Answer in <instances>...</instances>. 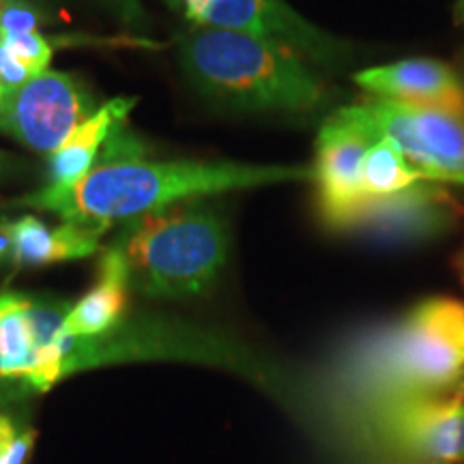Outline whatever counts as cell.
Wrapping results in <instances>:
<instances>
[{"mask_svg": "<svg viewBox=\"0 0 464 464\" xmlns=\"http://www.w3.org/2000/svg\"><path fill=\"white\" fill-rule=\"evenodd\" d=\"M288 181H314V168L247 166L232 161H123L97 164L69 189L42 188L15 202L65 222H130L177 202Z\"/></svg>", "mask_w": 464, "mask_h": 464, "instance_id": "obj_1", "label": "cell"}, {"mask_svg": "<svg viewBox=\"0 0 464 464\" xmlns=\"http://www.w3.org/2000/svg\"><path fill=\"white\" fill-rule=\"evenodd\" d=\"M181 67L208 100L249 112H305L323 84L286 45L216 26H194L181 42Z\"/></svg>", "mask_w": 464, "mask_h": 464, "instance_id": "obj_2", "label": "cell"}, {"mask_svg": "<svg viewBox=\"0 0 464 464\" xmlns=\"http://www.w3.org/2000/svg\"><path fill=\"white\" fill-rule=\"evenodd\" d=\"M202 198L130 219L112 247L125 260L130 286L153 299H188L213 288L228 256L224 219Z\"/></svg>", "mask_w": 464, "mask_h": 464, "instance_id": "obj_3", "label": "cell"}, {"mask_svg": "<svg viewBox=\"0 0 464 464\" xmlns=\"http://www.w3.org/2000/svg\"><path fill=\"white\" fill-rule=\"evenodd\" d=\"M353 381L381 398L445 393L464 381V304L428 297L348 355Z\"/></svg>", "mask_w": 464, "mask_h": 464, "instance_id": "obj_4", "label": "cell"}, {"mask_svg": "<svg viewBox=\"0 0 464 464\" xmlns=\"http://www.w3.org/2000/svg\"><path fill=\"white\" fill-rule=\"evenodd\" d=\"M97 110L92 95L75 75L48 69L5 92L0 131L26 149L52 155Z\"/></svg>", "mask_w": 464, "mask_h": 464, "instance_id": "obj_5", "label": "cell"}, {"mask_svg": "<svg viewBox=\"0 0 464 464\" xmlns=\"http://www.w3.org/2000/svg\"><path fill=\"white\" fill-rule=\"evenodd\" d=\"M381 138H390L423 181L464 185V116L365 97Z\"/></svg>", "mask_w": 464, "mask_h": 464, "instance_id": "obj_6", "label": "cell"}, {"mask_svg": "<svg viewBox=\"0 0 464 464\" xmlns=\"http://www.w3.org/2000/svg\"><path fill=\"white\" fill-rule=\"evenodd\" d=\"M462 216L458 202L439 183L420 181L392 196H363L340 216L324 222L329 230L363 235L374 241H420L443 235Z\"/></svg>", "mask_w": 464, "mask_h": 464, "instance_id": "obj_7", "label": "cell"}, {"mask_svg": "<svg viewBox=\"0 0 464 464\" xmlns=\"http://www.w3.org/2000/svg\"><path fill=\"white\" fill-rule=\"evenodd\" d=\"M374 420L396 450L432 462H464V396H387L376 402Z\"/></svg>", "mask_w": 464, "mask_h": 464, "instance_id": "obj_8", "label": "cell"}, {"mask_svg": "<svg viewBox=\"0 0 464 464\" xmlns=\"http://www.w3.org/2000/svg\"><path fill=\"white\" fill-rule=\"evenodd\" d=\"M379 140L381 133L365 103L340 108L321 125L314 183L323 224L363 198V161Z\"/></svg>", "mask_w": 464, "mask_h": 464, "instance_id": "obj_9", "label": "cell"}, {"mask_svg": "<svg viewBox=\"0 0 464 464\" xmlns=\"http://www.w3.org/2000/svg\"><path fill=\"white\" fill-rule=\"evenodd\" d=\"M200 26L228 28L282 44L307 61L334 65L344 45L304 20L284 0H211Z\"/></svg>", "mask_w": 464, "mask_h": 464, "instance_id": "obj_10", "label": "cell"}, {"mask_svg": "<svg viewBox=\"0 0 464 464\" xmlns=\"http://www.w3.org/2000/svg\"><path fill=\"white\" fill-rule=\"evenodd\" d=\"M353 80L374 100L464 116V91L454 67L434 58H406L392 65L363 69L353 75Z\"/></svg>", "mask_w": 464, "mask_h": 464, "instance_id": "obj_11", "label": "cell"}, {"mask_svg": "<svg viewBox=\"0 0 464 464\" xmlns=\"http://www.w3.org/2000/svg\"><path fill=\"white\" fill-rule=\"evenodd\" d=\"M110 224L65 222L50 228L34 216H24L14 222V256L20 266H44L67 260L86 258L100 249L102 237Z\"/></svg>", "mask_w": 464, "mask_h": 464, "instance_id": "obj_12", "label": "cell"}, {"mask_svg": "<svg viewBox=\"0 0 464 464\" xmlns=\"http://www.w3.org/2000/svg\"><path fill=\"white\" fill-rule=\"evenodd\" d=\"M138 100L116 97L103 103L95 114L89 116L82 125L75 130L65 142L58 147L48 160V185L50 189H69L80 183L86 174L92 172L103 144L119 123L127 121V116L136 106Z\"/></svg>", "mask_w": 464, "mask_h": 464, "instance_id": "obj_13", "label": "cell"}, {"mask_svg": "<svg viewBox=\"0 0 464 464\" xmlns=\"http://www.w3.org/2000/svg\"><path fill=\"white\" fill-rule=\"evenodd\" d=\"M130 288L125 260L110 246L102 256L95 286L69 310L65 332L75 338H97L112 332L123 323Z\"/></svg>", "mask_w": 464, "mask_h": 464, "instance_id": "obj_14", "label": "cell"}, {"mask_svg": "<svg viewBox=\"0 0 464 464\" xmlns=\"http://www.w3.org/2000/svg\"><path fill=\"white\" fill-rule=\"evenodd\" d=\"M39 344L31 318V295L0 293V387L28 393Z\"/></svg>", "mask_w": 464, "mask_h": 464, "instance_id": "obj_15", "label": "cell"}, {"mask_svg": "<svg viewBox=\"0 0 464 464\" xmlns=\"http://www.w3.org/2000/svg\"><path fill=\"white\" fill-rule=\"evenodd\" d=\"M420 181H423L420 172L406 161L402 150L390 138H381L368 150L362 177L363 196H392L413 188Z\"/></svg>", "mask_w": 464, "mask_h": 464, "instance_id": "obj_16", "label": "cell"}, {"mask_svg": "<svg viewBox=\"0 0 464 464\" xmlns=\"http://www.w3.org/2000/svg\"><path fill=\"white\" fill-rule=\"evenodd\" d=\"M11 393L15 392L0 387V464H26L37 434Z\"/></svg>", "mask_w": 464, "mask_h": 464, "instance_id": "obj_17", "label": "cell"}, {"mask_svg": "<svg viewBox=\"0 0 464 464\" xmlns=\"http://www.w3.org/2000/svg\"><path fill=\"white\" fill-rule=\"evenodd\" d=\"M0 45L7 48L9 52H14L22 63H26V65L34 72V75L48 72L50 69L54 45H52L50 39L44 37L39 31L0 37Z\"/></svg>", "mask_w": 464, "mask_h": 464, "instance_id": "obj_18", "label": "cell"}, {"mask_svg": "<svg viewBox=\"0 0 464 464\" xmlns=\"http://www.w3.org/2000/svg\"><path fill=\"white\" fill-rule=\"evenodd\" d=\"M45 14L31 0H7L0 9V37L39 31Z\"/></svg>", "mask_w": 464, "mask_h": 464, "instance_id": "obj_19", "label": "cell"}, {"mask_svg": "<svg viewBox=\"0 0 464 464\" xmlns=\"http://www.w3.org/2000/svg\"><path fill=\"white\" fill-rule=\"evenodd\" d=\"M34 78V72L26 63H22L14 52H9L7 48L0 45V84L5 89H17V86L26 84L28 80Z\"/></svg>", "mask_w": 464, "mask_h": 464, "instance_id": "obj_20", "label": "cell"}, {"mask_svg": "<svg viewBox=\"0 0 464 464\" xmlns=\"http://www.w3.org/2000/svg\"><path fill=\"white\" fill-rule=\"evenodd\" d=\"M110 5H112L116 14L127 24H138V22L144 20V14H142V5L140 0H108Z\"/></svg>", "mask_w": 464, "mask_h": 464, "instance_id": "obj_21", "label": "cell"}, {"mask_svg": "<svg viewBox=\"0 0 464 464\" xmlns=\"http://www.w3.org/2000/svg\"><path fill=\"white\" fill-rule=\"evenodd\" d=\"M177 3L183 7V14L191 22V24L200 26L202 15H205V11L211 0H177Z\"/></svg>", "mask_w": 464, "mask_h": 464, "instance_id": "obj_22", "label": "cell"}, {"mask_svg": "<svg viewBox=\"0 0 464 464\" xmlns=\"http://www.w3.org/2000/svg\"><path fill=\"white\" fill-rule=\"evenodd\" d=\"M14 254V222H0V260Z\"/></svg>", "mask_w": 464, "mask_h": 464, "instance_id": "obj_23", "label": "cell"}, {"mask_svg": "<svg viewBox=\"0 0 464 464\" xmlns=\"http://www.w3.org/2000/svg\"><path fill=\"white\" fill-rule=\"evenodd\" d=\"M22 166H24V164H22V161L17 158H14V155L3 153V150H0V179L11 177V174H15Z\"/></svg>", "mask_w": 464, "mask_h": 464, "instance_id": "obj_24", "label": "cell"}, {"mask_svg": "<svg viewBox=\"0 0 464 464\" xmlns=\"http://www.w3.org/2000/svg\"><path fill=\"white\" fill-rule=\"evenodd\" d=\"M451 67H454V72L458 75V80H460V86L464 91V48L458 50V54L454 58V65H451Z\"/></svg>", "mask_w": 464, "mask_h": 464, "instance_id": "obj_25", "label": "cell"}, {"mask_svg": "<svg viewBox=\"0 0 464 464\" xmlns=\"http://www.w3.org/2000/svg\"><path fill=\"white\" fill-rule=\"evenodd\" d=\"M454 266H456V274H458V277H460V282L464 286V243H462V247L458 249V254L454 258Z\"/></svg>", "mask_w": 464, "mask_h": 464, "instance_id": "obj_26", "label": "cell"}, {"mask_svg": "<svg viewBox=\"0 0 464 464\" xmlns=\"http://www.w3.org/2000/svg\"><path fill=\"white\" fill-rule=\"evenodd\" d=\"M454 20H456V24H464V0H458L456 11H454Z\"/></svg>", "mask_w": 464, "mask_h": 464, "instance_id": "obj_27", "label": "cell"}, {"mask_svg": "<svg viewBox=\"0 0 464 464\" xmlns=\"http://www.w3.org/2000/svg\"><path fill=\"white\" fill-rule=\"evenodd\" d=\"M5 92H7V89H5L3 84H0V102H3V97H5Z\"/></svg>", "mask_w": 464, "mask_h": 464, "instance_id": "obj_28", "label": "cell"}, {"mask_svg": "<svg viewBox=\"0 0 464 464\" xmlns=\"http://www.w3.org/2000/svg\"><path fill=\"white\" fill-rule=\"evenodd\" d=\"M5 3H7V0H0V9H3V7H5Z\"/></svg>", "mask_w": 464, "mask_h": 464, "instance_id": "obj_29", "label": "cell"}]
</instances>
